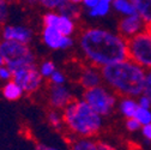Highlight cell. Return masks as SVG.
<instances>
[{"instance_id": "obj_1", "label": "cell", "mask_w": 151, "mask_h": 150, "mask_svg": "<svg viewBox=\"0 0 151 150\" xmlns=\"http://www.w3.org/2000/svg\"><path fill=\"white\" fill-rule=\"evenodd\" d=\"M78 47L85 61L100 69L127 58V40L118 31L101 27L83 29Z\"/></svg>"}, {"instance_id": "obj_2", "label": "cell", "mask_w": 151, "mask_h": 150, "mask_svg": "<svg viewBox=\"0 0 151 150\" xmlns=\"http://www.w3.org/2000/svg\"><path fill=\"white\" fill-rule=\"evenodd\" d=\"M103 84L120 96L138 97L144 91L146 70L126 58L101 69Z\"/></svg>"}, {"instance_id": "obj_3", "label": "cell", "mask_w": 151, "mask_h": 150, "mask_svg": "<svg viewBox=\"0 0 151 150\" xmlns=\"http://www.w3.org/2000/svg\"><path fill=\"white\" fill-rule=\"evenodd\" d=\"M61 113L65 128L72 137L92 138L103 128V117L93 110L83 99L72 100Z\"/></svg>"}, {"instance_id": "obj_4", "label": "cell", "mask_w": 151, "mask_h": 150, "mask_svg": "<svg viewBox=\"0 0 151 150\" xmlns=\"http://www.w3.org/2000/svg\"><path fill=\"white\" fill-rule=\"evenodd\" d=\"M0 53L4 58V64L12 72L17 69L36 64V55L30 46L25 43L0 40Z\"/></svg>"}, {"instance_id": "obj_5", "label": "cell", "mask_w": 151, "mask_h": 150, "mask_svg": "<svg viewBox=\"0 0 151 150\" xmlns=\"http://www.w3.org/2000/svg\"><path fill=\"white\" fill-rule=\"evenodd\" d=\"M82 99L103 118L114 112L119 101V96L106 84L84 90Z\"/></svg>"}, {"instance_id": "obj_6", "label": "cell", "mask_w": 151, "mask_h": 150, "mask_svg": "<svg viewBox=\"0 0 151 150\" xmlns=\"http://www.w3.org/2000/svg\"><path fill=\"white\" fill-rule=\"evenodd\" d=\"M127 58L146 71L151 69V34L146 29L127 40Z\"/></svg>"}, {"instance_id": "obj_7", "label": "cell", "mask_w": 151, "mask_h": 150, "mask_svg": "<svg viewBox=\"0 0 151 150\" xmlns=\"http://www.w3.org/2000/svg\"><path fill=\"white\" fill-rule=\"evenodd\" d=\"M12 81L16 82L27 94L39 91L43 84V77L41 76L36 64L14 70L12 72Z\"/></svg>"}, {"instance_id": "obj_8", "label": "cell", "mask_w": 151, "mask_h": 150, "mask_svg": "<svg viewBox=\"0 0 151 150\" xmlns=\"http://www.w3.org/2000/svg\"><path fill=\"white\" fill-rule=\"evenodd\" d=\"M41 39L42 42L53 50H67L74 45V40L72 36H66L61 34L54 27L43 25L41 31Z\"/></svg>"}, {"instance_id": "obj_9", "label": "cell", "mask_w": 151, "mask_h": 150, "mask_svg": "<svg viewBox=\"0 0 151 150\" xmlns=\"http://www.w3.org/2000/svg\"><path fill=\"white\" fill-rule=\"evenodd\" d=\"M0 37H1V40H10L30 45V42L34 39V31L32 29L25 25L4 24L0 29Z\"/></svg>"}, {"instance_id": "obj_10", "label": "cell", "mask_w": 151, "mask_h": 150, "mask_svg": "<svg viewBox=\"0 0 151 150\" xmlns=\"http://www.w3.org/2000/svg\"><path fill=\"white\" fill-rule=\"evenodd\" d=\"M72 100H74L72 91L66 84L63 85L50 84L48 91V103L50 108L63 110Z\"/></svg>"}, {"instance_id": "obj_11", "label": "cell", "mask_w": 151, "mask_h": 150, "mask_svg": "<svg viewBox=\"0 0 151 150\" xmlns=\"http://www.w3.org/2000/svg\"><path fill=\"white\" fill-rule=\"evenodd\" d=\"M146 29V24L143 22L140 16L138 13L131 14V16H124L120 18L118 23V32L124 36L126 40L131 39Z\"/></svg>"}, {"instance_id": "obj_12", "label": "cell", "mask_w": 151, "mask_h": 150, "mask_svg": "<svg viewBox=\"0 0 151 150\" xmlns=\"http://www.w3.org/2000/svg\"><path fill=\"white\" fill-rule=\"evenodd\" d=\"M77 82L84 90L103 84L101 69L86 63L84 66L79 69Z\"/></svg>"}, {"instance_id": "obj_13", "label": "cell", "mask_w": 151, "mask_h": 150, "mask_svg": "<svg viewBox=\"0 0 151 150\" xmlns=\"http://www.w3.org/2000/svg\"><path fill=\"white\" fill-rule=\"evenodd\" d=\"M118 109L120 112V114L128 119V118H133L136 112L138 109V102L137 97H131V96H120L118 101Z\"/></svg>"}, {"instance_id": "obj_14", "label": "cell", "mask_w": 151, "mask_h": 150, "mask_svg": "<svg viewBox=\"0 0 151 150\" xmlns=\"http://www.w3.org/2000/svg\"><path fill=\"white\" fill-rule=\"evenodd\" d=\"M1 94H3V97L7 101H18L25 92L16 82L11 79L4 84L1 89Z\"/></svg>"}, {"instance_id": "obj_15", "label": "cell", "mask_w": 151, "mask_h": 150, "mask_svg": "<svg viewBox=\"0 0 151 150\" xmlns=\"http://www.w3.org/2000/svg\"><path fill=\"white\" fill-rule=\"evenodd\" d=\"M81 6L82 5H76V4L70 3L68 0H63L61 4L59 5V7L56 9V12L63 14V16L70 17L74 21H78L82 16V7Z\"/></svg>"}, {"instance_id": "obj_16", "label": "cell", "mask_w": 151, "mask_h": 150, "mask_svg": "<svg viewBox=\"0 0 151 150\" xmlns=\"http://www.w3.org/2000/svg\"><path fill=\"white\" fill-rule=\"evenodd\" d=\"M146 27L151 25V0H131Z\"/></svg>"}, {"instance_id": "obj_17", "label": "cell", "mask_w": 151, "mask_h": 150, "mask_svg": "<svg viewBox=\"0 0 151 150\" xmlns=\"http://www.w3.org/2000/svg\"><path fill=\"white\" fill-rule=\"evenodd\" d=\"M54 28H56L61 34H64L66 36H72L76 32V30H77V21L72 19L70 17L60 14L58 22H56V25Z\"/></svg>"}, {"instance_id": "obj_18", "label": "cell", "mask_w": 151, "mask_h": 150, "mask_svg": "<svg viewBox=\"0 0 151 150\" xmlns=\"http://www.w3.org/2000/svg\"><path fill=\"white\" fill-rule=\"evenodd\" d=\"M70 150H97V142L90 137H72Z\"/></svg>"}, {"instance_id": "obj_19", "label": "cell", "mask_w": 151, "mask_h": 150, "mask_svg": "<svg viewBox=\"0 0 151 150\" xmlns=\"http://www.w3.org/2000/svg\"><path fill=\"white\" fill-rule=\"evenodd\" d=\"M111 11V3L108 0H101V1L90 10H86L88 17L92 18V19H99V18L107 17Z\"/></svg>"}, {"instance_id": "obj_20", "label": "cell", "mask_w": 151, "mask_h": 150, "mask_svg": "<svg viewBox=\"0 0 151 150\" xmlns=\"http://www.w3.org/2000/svg\"><path fill=\"white\" fill-rule=\"evenodd\" d=\"M111 9L114 10L116 13H119L121 17L137 13L131 0H113L111 1Z\"/></svg>"}, {"instance_id": "obj_21", "label": "cell", "mask_w": 151, "mask_h": 150, "mask_svg": "<svg viewBox=\"0 0 151 150\" xmlns=\"http://www.w3.org/2000/svg\"><path fill=\"white\" fill-rule=\"evenodd\" d=\"M47 121L56 131H61L65 127L64 119H63V113H61V110H58V109L50 108V110H48V113H47Z\"/></svg>"}, {"instance_id": "obj_22", "label": "cell", "mask_w": 151, "mask_h": 150, "mask_svg": "<svg viewBox=\"0 0 151 150\" xmlns=\"http://www.w3.org/2000/svg\"><path fill=\"white\" fill-rule=\"evenodd\" d=\"M134 118L140 123V125H146L151 123V108H142L138 107Z\"/></svg>"}, {"instance_id": "obj_23", "label": "cell", "mask_w": 151, "mask_h": 150, "mask_svg": "<svg viewBox=\"0 0 151 150\" xmlns=\"http://www.w3.org/2000/svg\"><path fill=\"white\" fill-rule=\"evenodd\" d=\"M55 70L56 66L52 60H43L39 66V71L43 78H49Z\"/></svg>"}, {"instance_id": "obj_24", "label": "cell", "mask_w": 151, "mask_h": 150, "mask_svg": "<svg viewBox=\"0 0 151 150\" xmlns=\"http://www.w3.org/2000/svg\"><path fill=\"white\" fill-rule=\"evenodd\" d=\"M59 13L56 11H48L42 16V24L47 27H55L59 19Z\"/></svg>"}, {"instance_id": "obj_25", "label": "cell", "mask_w": 151, "mask_h": 150, "mask_svg": "<svg viewBox=\"0 0 151 150\" xmlns=\"http://www.w3.org/2000/svg\"><path fill=\"white\" fill-rule=\"evenodd\" d=\"M48 79H49V83L50 84H55V85H63V84H66V82H67V78L65 76V73L61 72L58 69H56L53 72V74H52V76Z\"/></svg>"}, {"instance_id": "obj_26", "label": "cell", "mask_w": 151, "mask_h": 150, "mask_svg": "<svg viewBox=\"0 0 151 150\" xmlns=\"http://www.w3.org/2000/svg\"><path fill=\"white\" fill-rule=\"evenodd\" d=\"M7 0H0V27L4 25L10 14V6Z\"/></svg>"}, {"instance_id": "obj_27", "label": "cell", "mask_w": 151, "mask_h": 150, "mask_svg": "<svg viewBox=\"0 0 151 150\" xmlns=\"http://www.w3.org/2000/svg\"><path fill=\"white\" fill-rule=\"evenodd\" d=\"M63 0H37V5L48 10V11H56Z\"/></svg>"}, {"instance_id": "obj_28", "label": "cell", "mask_w": 151, "mask_h": 150, "mask_svg": "<svg viewBox=\"0 0 151 150\" xmlns=\"http://www.w3.org/2000/svg\"><path fill=\"white\" fill-rule=\"evenodd\" d=\"M125 127H126V130L128 131V132L134 133V132H138V131H140L142 125H140V123L133 117V118L126 119V121H125Z\"/></svg>"}, {"instance_id": "obj_29", "label": "cell", "mask_w": 151, "mask_h": 150, "mask_svg": "<svg viewBox=\"0 0 151 150\" xmlns=\"http://www.w3.org/2000/svg\"><path fill=\"white\" fill-rule=\"evenodd\" d=\"M137 102H138V106L142 108H151V99L144 92L137 97Z\"/></svg>"}, {"instance_id": "obj_30", "label": "cell", "mask_w": 151, "mask_h": 150, "mask_svg": "<svg viewBox=\"0 0 151 150\" xmlns=\"http://www.w3.org/2000/svg\"><path fill=\"white\" fill-rule=\"evenodd\" d=\"M144 94L151 99V69L146 71V74H145V81H144Z\"/></svg>"}, {"instance_id": "obj_31", "label": "cell", "mask_w": 151, "mask_h": 150, "mask_svg": "<svg viewBox=\"0 0 151 150\" xmlns=\"http://www.w3.org/2000/svg\"><path fill=\"white\" fill-rule=\"evenodd\" d=\"M0 79L1 81H11L12 79V71L4 64L3 66H0Z\"/></svg>"}, {"instance_id": "obj_32", "label": "cell", "mask_w": 151, "mask_h": 150, "mask_svg": "<svg viewBox=\"0 0 151 150\" xmlns=\"http://www.w3.org/2000/svg\"><path fill=\"white\" fill-rule=\"evenodd\" d=\"M140 132H142V136L144 137V139L147 143H151V123L143 125L140 128Z\"/></svg>"}, {"instance_id": "obj_33", "label": "cell", "mask_w": 151, "mask_h": 150, "mask_svg": "<svg viewBox=\"0 0 151 150\" xmlns=\"http://www.w3.org/2000/svg\"><path fill=\"white\" fill-rule=\"evenodd\" d=\"M97 150H118V149L107 142H97Z\"/></svg>"}, {"instance_id": "obj_34", "label": "cell", "mask_w": 151, "mask_h": 150, "mask_svg": "<svg viewBox=\"0 0 151 150\" xmlns=\"http://www.w3.org/2000/svg\"><path fill=\"white\" fill-rule=\"evenodd\" d=\"M35 150H61V149L56 148V146H53V145L45 144V143H39V144H36Z\"/></svg>"}, {"instance_id": "obj_35", "label": "cell", "mask_w": 151, "mask_h": 150, "mask_svg": "<svg viewBox=\"0 0 151 150\" xmlns=\"http://www.w3.org/2000/svg\"><path fill=\"white\" fill-rule=\"evenodd\" d=\"M21 1L24 5H28V6H35V5H37V0H21Z\"/></svg>"}, {"instance_id": "obj_36", "label": "cell", "mask_w": 151, "mask_h": 150, "mask_svg": "<svg viewBox=\"0 0 151 150\" xmlns=\"http://www.w3.org/2000/svg\"><path fill=\"white\" fill-rule=\"evenodd\" d=\"M68 1L72 3V4H76V5H82L83 0H68Z\"/></svg>"}, {"instance_id": "obj_37", "label": "cell", "mask_w": 151, "mask_h": 150, "mask_svg": "<svg viewBox=\"0 0 151 150\" xmlns=\"http://www.w3.org/2000/svg\"><path fill=\"white\" fill-rule=\"evenodd\" d=\"M3 65H4V58H3L1 53H0V66H3Z\"/></svg>"}, {"instance_id": "obj_38", "label": "cell", "mask_w": 151, "mask_h": 150, "mask_svg": "<svg viewBox=\"0 0 151 150\" xmlns=\"http://www.w3.org/2000/svg\"><path fill=\"white\" fill-rule=\"evenodd\" d=\"M146 30H147V31H149V32L151 34V25H149V27H146Z\"/></svg>"}, {"instance_id": "obj_39", "label": "cell", "mask_w": 151, "mask_h": 150, "mask_svg": "<svg viewBox=\"0 0 151 150\" xmlns=\"http://www.w3.org/2000/svg\"><path fill=\"white\" fill-rule=\"evenodd\" d=\"M7 1H9V4H10V3H13V1H16V0H7Z\"/></svg>"}, {"instance_id": "obj_40", "label": "cell", "mask_w": 151, "mask_h": 150, "mask_svg": "<svg viewBox=\"0 0 151 150\" xmlns=\"http://www.w3.org/2000/svg\"><path fill=\"white\" fill-rule=\"evenodd\" d=\"M108 1H110V3H111V1H113V0H108Z\"/></svg>"}]
</instances>
